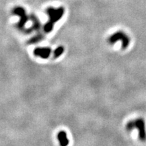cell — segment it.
I'll return each instance as SVG.
<instances>
[{
	"label": "cell",
	"instance_id": "8992f818",
	"mask_svg": "<svg viewBox=\"0 0 146 146\" xmlns=\"http://www.w3.org/2000/svg\"><path fill=\"white\" fill-rule=\"evenodd\" d=\"M58 139L59 140L60 144L62 146L67 145L69 143V141L67 138L66 133L64 131H60L58 135Z\"/></svg>",
	"mask_w": 146,
	"mask_h": 146
},
{
	"label": "cell",
	"instance_id": "6da1fadb",
	"mask_svg": "<svg viewBox=\"0 0 146 146\" xmlns=\"http://www.w3.org/2000/svg\"><path fill=\"white\" fill-rule=\"evenodd\" d=\"M64 12V10L63 8H59L58 9L50 8L47 9V12L50 16V21L45 25L44 31L45 32L50 33L52 30L54 24L62 17Z\"/></svg>",
	"mask_w": 146,
	"mask_h": 146
},
{
	"label": "cell",
	"instance_id": "7a4b0ae2",
	"mask_svg": "<svg viewBox=\"0 0 146 146\" xmlns=\"http://www.w3.org/2000/svg\"><path fill=\"white\" fill-rule=\"evenodd\" d=\"M137 129L139 131V138L141 141L146 140V130L145 123L143 118H139L135 120H131L127 125V129L128 131H131L133 129Z\"/></svg>",
	"mask_w": 146,
	"mask_h": 146
},
{
	"label": "cell",
	"instance_id": "52a82bcc",
	"mask_svg": "<svg viewBox=\"0 0 146 146\" xmlns=\"http://www.w3.org/2000/svg\"><path fill=\"white\" fill-rule=\"evenodd\" d=\"M63 52H64V47H63L60 46V47H57V48L56 49V50L54 51V58H57L58 57H60V56L62 54Z\"/></svg>",
	"mask_w": 146,
	"mask_h": 146
},
{
	"label": "cell",
	"instance_id": "277c9868",
	"mask_svg": "<svg viewBox=\"0 0 146 146\" xmlns=\"http://www.w3.org/2000/svg\"><path fill=\"white\" fill-rule=\"evenodd\" d=\"M13 13L20 16L21 20L19 22V27H23L26 24L27 20H28V17H27L25 10L21 7H16L14 9Z\"/></svg>",
	"mask_w": 146,
	"mask_h": 146
},
{
	"label": "cell",
	"instance_id": "3957f363",
	"mask_svg": "<svg viewBox=\"0 0 146 146\" xmlns=\"http://www.w3.org/2000/svg\"><path fill=\"white\" fill-rule=\"evenodd\" d=\"M118 41H122V49L125 50L129 46L131 39L123 31H117L110 36L108 39V42L110 44H114Z\"/></svg>",
	"mask_w": 146,
	"mask_h": 146
},
{
	"label": "cell",
	"instance_id": "5b68a950",
	"mask_svg": "<svg viewBox=\"0 0 146 146\" xmlns=\"http://www.w3.org/2000/svg\"><path fill=\"white\" fill-rule=\"evenodd\" d=\"M51 52L52 50L49 47H37L34 50V54L36 56H39L42 58L46 59L50 56Z\"/></svg>",
	"mask_w": 146,
	"mask_h": 146
}]
</instances>
